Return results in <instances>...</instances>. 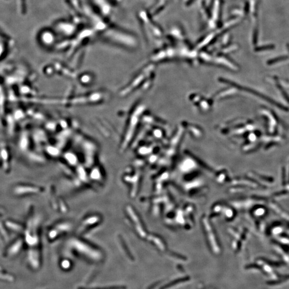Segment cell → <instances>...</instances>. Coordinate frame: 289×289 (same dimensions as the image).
<instances>
[{
    "label": "cell",
    "instance_id": "1",
    "mask_svg": "<svg viewBox=\"0 0 289 289\" xmlns=\"http://www.w3.org/2000/svg\"><path fill=\"white\" fill-rule=\"evenodd\" d=\"M78 289H126V288L124 286H110L108 288H82L80 287Z\"/></svg>",
    "mask_w": 289,
    "mask_h": 289
},
{
    "label": "cell",
    "instance_id": "3",
    "mask_svg": "<svg viewBox=\"0 0 289 289\" xmlns=\"http://www.w3.org/2000/svg\"><path fill=\"white\" fill-rule=\"evenodd\" d=\"M0 279L7 280L9 281H13V278L12 276H10V275H4L1 273H0Z\"/></svg>",
    "mask_w": 289,
    "mask_h": 289
},
{
    "label": "cell",
    "instance_id": "2",
    "mask_svg": "<svg viewBox=\"0 0 289 289\" xmlns=\"http://www.w3.org/2000/svg\"><path fill=\"white\" fill-rule=\"evenodd\" d=\"M20 246H21V244L20 243V242H18V243L15 244V245L13 246L12 247L11 249H10V253L11 254L16 253L20 250Z\"/></svg>",
    "mask_w": 289,
    "mask_h": 289
}]
</instances>
